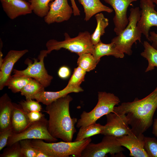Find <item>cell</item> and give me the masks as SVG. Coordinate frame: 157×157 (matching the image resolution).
Instances as JSON below:
<instances>
[{
    "label": "cell",
    "mask_w": 157,
    "mask_h": 157,
    "mask_svg": "<svg viewBox=\"0 0 157 157\" xmlns=\"http://www.w3.org/2000/svg\"><path fill=\"white\" fill-rule=\"evenodd\" d=\"M157 108V87L145 97L135 98L131 102H123L115 106L113 112L125 114L133 134H143L153 124V117Z\"/></svg>",
    "instance_id": "cell-1"
},
{
    "label": "cell",
    "mask_w": 157,
    "mask_h": 157,
    "mask_svg": "<svg viewBox=\"0 0 157 157\" xmlns=\"http://www.w3.org/2000/svg\"><path fill=\"white\" fill-rule=\"evenodd\" d=\"M72 100L68 94L47 105L44 111L49 116L48 129L49 133L66 142H72L76 132L75 125L77 119L71 118L69 112V104Z\"/></svg>",
    "instance_id": "cell-2"
},
{
    "label": "cell",
    "mask_w": 157,
    "mask_h": 157,
    "mask_svg": "<svg viewBox=\"0 0 157 157\" xmlns=\"http://www.w3.org/2000/svg\"><path fill=\"white\" fill-rule=\"evenodd\" d=\"M90 137L74 142L47 143L43 140H31L32 146L47 153L50 157H81L83 150L91 142Z\"/></svg>",
    "instance_id": "cell-3"
},
{
    "label": "cell",
    "mask_w": 157,
    "mask_h": 157,
    "mask_svg": "<svg viewBox=\"0 0 157 157\" xmlns=\"http://www.w3.org/2000/svg\"><path fill=\"white\" fill-rule=\"evenodd\" d=\"M130 11L127 25L118 35L113 38L111 41L118 50L129 56L132 53L131 48L133 44H136L137 41L141 42L142 34L137 26L140 16L139 8L137 7L131 8Z\"/></svg>",
    "instance_id": "cell-4"
},
{
    "label": "cell",
    "mask_w": 157,
    "mask_h": 157,
    "mask_svg": "<svg viewBox=\"0 0 157 157\" xmlns=\"http://www.w3.org/2000/svg\"><path fill=\"white\" fill-rule=\"evenodd\" d=\"M98 101L94 108L90 111H83L78 120L76 127L79 128L96 123L104 115L113 112L114 107L119 104L120 100L114 94L105 92H99Z\"/></svg>",
    "instance_id": "cell-5"
},
{
    "label": "cell",
    "mask_w": 157,
    "mask_h": 157,
    "mask_svg": "<svg viewBox=\"0 0 157 157\" xmlns=\"http://www.w3.org/2000/svg\"><path fill=\"white\" fill-rule=\"evenodd\" d=\"M90 33L87 31L80 32L76 37L71 38L67 33L64 34V40L58 41L50 39L46 44L48 54L53 50H58L62 48L66 49L78 55L82 53L92 54L94 45L90 40Z\"/></svg>",
    "instance_id": "cell-6"
},
{
    "label": "cell",
    "mask_w": 157,
    "mask_h": 157,
    "mask_svg": "<svg viewBox=\"0 0 157 157\" xmlns=\"http://www.w3.org/2000/svg\"><path fill=\"white\" fill-rule=\"evenodd\" d=\"M47 50L40 51L38 59L34 58L33 63L27 58L25 62L28 66L26 69L19 70H13L14 76L27 77L34 78L39 82L45 88L49 86L53 79V77L49 75L46 69L44 63V59L47 56Z\"/></svg>",
    "instance_id": "cell-7"
},
{
    "label": "cell",
    "mask_w": 157,
    "mask_h": 157,
    "mask_svg": "<svg viewBox=\"0 0 157 157\" xmlns=\"http://www.w3.org/2000/svg\"><path fill=\"white\" fill-rule=\"evenodd\" d=\"M48 120L44 116L40 120L31 123L22 131L17 133H13L9 137L7 146L24 139H40L50 142H56L57 138L49 133L48 129Z\"/></svg>",
    "instance_id": "cell-8"
},
{
    "label": "cell",
    "mask_w": 157,
    "mask_h": 157,
    "mask_svg": "<svg viewBox=\"0 0 157 157\" xmlns=\"http://www.w3.org/2000/svg\"><path fill=\"white\" fill-rule=\"evenodd\" d=\"M124 151L117 138L105 135L97 144L90 142L83 150L81 157H105L107 154H118Z\"/></svg>",
    "instance_id": "cell-9"
},
{
    "label": "cell",
    "mask_w": 157,
    "mask_h": 157,
    "mask_svg": "<svg viewBox=\"0 0 157 157\" xmlns=\"http://www.w3.org/2000/svg\"><path fill=\"white\" fill-rule=\"evenodd\" d=\"M106 116V123L101 134L112 135L117 138L125 135H134L129 127L126 115L112 112Z\"/></svg>",
    "instance_id": "cell-10"
},
{
    "label": "cell",
    "mask_w": 157,
    "mask_h": 157,
    "mask_svg": "<svg viewBox=\"0 0 157 157\" xmlns=\"http://www.w3.org/2000/svg\"><path fill=\"white\" fill-rule=\"evenodd\" d=\"M140 16L137 26L148 40L150 28L157 27V11L155 9L156 5L147 0H140Z\"/></svg>",
    "instance_id": "cell-11"
},
{
    "label": "cell",
    "mask_w": 157,
    "mask_h": 157,
    "mask_svg": "<svg viewBox=\"0 0 157 157\" xmlns=\"http://www.w3.org/2000/svg\"><path fill=\"white\" fill-rule=\"evenodd\" d=\"M73 13V8L68 0H54L49 4V10L44 21L48 24L61 23L69 19Z\"/></svg>",
    "instance_id": "cell-12"
},
{
    "label": "cell",
    "mask_w": 157,
    "mask_h": 157,
    "mask_svg": "<svg viewBox=\"0 0 157 157\" xmlns=\"http://www.w3.org/2000/svg\"><path fill=\"white\" fill-rule=\"evenodd\" d=\"M110 5L115 12L113 20L115 25L114 29L116 35H118L127 26L129 20L127 16L129 6L137 0H104Z\"/></svg>",
    "instance_id": "cell-13"
},
{
    "label": "cell",
    "mask_w": 157,
    "mask_h": 157,
    "mask_svg": "<svg viewBox=\"0 0 157 157\" xmlns=\"http://www.w3.org/2000/svg\"><path fill=\"white\" fill-rule=\"evenodd\" d=\"M28 52L26 49L21 50H10L3 58V63L0 67V90H2L6 86L11 77L15 63L22 56Z\"/></svg>",
    "instance_id": "cell-14"
},
{
    "label": "cell",
    "mask_w": 157,
    "mask_h": 157,
    "mask_svg": "<svg viewBox=\"0 0 157 157\" xmlns=\"http://www.w3.org/2000/svg\"><path fill=\"white\" fill-rule=\"evenodd\" d=\"M143 134L137 136L127 135L117 138L120 145L127 149L129 156L133 157H149L144 148Z\"/></svg>",
    "instance_id": "cell-15"
},
{
    "label": "cell",
    "mask_w": 157,
    "mask_h": 157,
    "mask_svg": "<svg viewBox=\"0 0 157 157\" xmlns=\"http://www.w3.org/2000/svg\"><path fill=\"white\" fill-rule=\"evenodd\" d=\"M3 9L11 19L31 14L33 12L30 3L24 0H0Z\"/></svg>",
    "instance_id": "cell-16"
},
{
    "label": "cell",
    "mask_w": 157,
    "mask_h": 157,
    "mask_svg": "<svg viewBox=\"0 0 157 157\" xmlns=\"http://www.w3.org/2000/svg\"><path fill=\"white\" fill-rule=\"evenodd\" d=\"M83 91L81 87H79L66 86L63 90L57 92H49L43 90L32 96L31 99L43 104L47 105L53 101L71 93H78Z\"/></svg>",
    "instance_id": "cell-17"
},
{
    "label": "cell",
    "mask_w": 157,
    "mask_h": 157,
    "mask_svg": "<svg viewBox=\"0 0 157 157\" xmlns=\"http://www.w3.org/2000/svg\"><path fill=\"white\" fill-rule=\"evenodd\" d=\"M13 103L7 94L0 98V132L11 127Z\"/></svg>",
    "instance_id": "cell-18"
},
{
    "label": "cell",
    "mask_w": 157,
    "mask_h": 157,
    "mask_svg": "<svg viewBox=\"0 0 157 157\" xmlns=\"http://www.w3.org/2000/svg\"><path fill=\"white\" fill-rule=\"evenodd\" d=\"M31 124L27 113L23 110L20 104L13 103L11 124L13 133H17L22 131Z\"/></svg>",
    "instance_id": "cell-19"
},
{
    "label": "cell",
    "mask_w": 157,
    "mask_h": 157,
    "mask_svg": "<svg viewBox=\"0 0 157 157\" xmlns=\"http://www.w3.org/2000/svg\"><path fill=\"white\" fill-rule=\"evenodd\" d=\"M83 6L84 20L87 21L94 15L102 12L111 13L113 9L103 4L100 0H78Z\"/></svg>",
    "instance_id": "cell-20"
},
{
    "label": "cell",
    "mask_w": 157,
    "mask_h": 157,
    "mask_svg": "<svg viewBox=\"0 0 157 157\" xmlns=\"http://www.w3.org/2000/svg\"><path fill=\"white\" fill-rule=\"evenodd\" d=\"M92 54L98 62L101 58L105 56H112L117 58H123L124 56V53L118 50L114 43L105 44L101 41L94 45Z\"/></svg>",
    "instance_id": "cell-21"
},
{
    "label": "cell",
    "mask_w": 157,
    "mask_h": 157,
    "mask_svg": "<svg viewBox=\"0 0 157 157\" xmlns=\"http://www.w3.org/2000/svg\"><path fill=\"white\" fill-rule=\"evenodd\" d=\"M97 25L93 33L90 35V40L93 45L101 41L100 37L105 33V29L109 24V20L101 13H98L95 15Z\"/></svg>",
    "instance_id": "cell-22"
},
{
    "label": "cell",
    "mask_w": 157,
    "mask_h": 157,
    "mask_svg": "<svg viewBox=\"0 0 157 157\" xmlns=\"http://www.w3.org/2000/svg\"><path fill=\"white\" fill-rule=\"evenodd\" d=\"M143 45L144 49L141 55L146 58L148 62V65L145 72L151 71L157 67V49L154 48L148 41H144Z\"/></svg>",
    "instance_id": "cell-23"
},
{
    "label": "cell",
    "mask_w": 157,
    "mask_h": 157,
    "mask_svg": "<svg viewBox=\"0 0 157 157\" xmlns=\"http://www.w3.org/2000/svg\"><path fill=\"white\" fill-rule=\"evenodd\" d=\"M104 128V125L96 123L85 127H81L74 141L82 140L91 136L101 134Z\"/></svg>",
    "instance_id": "cell-24"
},
{
    "label": "cell",
    "mask_w": 157,
    "mask_h": 157,
    "mask_svg": "<svg viewBox=\"0 0 157 157\" xmlns=\"http://www.w3.org/2000/svg\"><path fill=\"white\" fill-rule=\"evenodd\" d=\"M77 63L79 67L86 72H89L96 67L99 63L90 53H82L78 55Z\"/></svg>",
    "instance_id": "cell-25"
},
{
    "label": "cell",
    "mask_w": 157,
    "mask_h": 157,
    "mask_svg": "<svg viewBox=\"0 0 157 157\" xmlns=\"http://www.w3.org/2000/svg\"><path fill=\"white\" fill-rule=\"evenodd\" d=\"M33 78L27 77L12 76L8 81L6 86L13 92H19Z\"/></svg>",
    "instance_id": "cell-26"
},
{
    "label": "cell",
    "mask_w": 157,
    "mask_h": 157,
    "mask_svg": "<svg viewBox=\"0 0 157 157\" xmlns=\"http://www.w3.org/2000/svg\"><path fill=\"white\" fill-rule=\"evenodd\" d=\"M53 0H30L29 2L32 11L37 16L44 17L49 10V4Z\"/></svg>",
    "instance_id": "cell-27"
},
{
    "label": "cell",
    "mask_w": 157,
    "mask_h": 157,
    "mask_svg": "<svg viewBox=\"0 0 157 157\" xmlns=\"http://www.w3.org/2000/svg\"><path fill=\"white\" fill-rule=\"evenodd\" d=\"M44 87L39 82L33 78L20 91L22 96L25 97L26 99L31 97L38 93L44 90Z\"/></svg>",
    "instance_id": "cell-28"
},
{
    "label": "cell",
    "mask_w": 157,
    "mask_h": 157,
    "mask_svg": "<svg viewBox=\"0 0 157 157\" xmlns=\"http://www.w3.org/2000/svg\"><path fill=\"white\" fill-rule=\"evenodd\" d=\"M85 71L78 66L74 69L73 74L66 87H79L84 81Z\"/></svg>",
    "instance_id": "cell-29"
},
{
    "label": "cell",
    "mask_w": 157,
    "mask_h": 157,
    "mask_svg": "<svg viewBox=\"0 0 157 157\" xmlns=\"http://www.w3.org/2000/svg\"><path fill=\"white\" fill-rule=\"evenodd\" d=\"M144 148L149 157H157V139L144 136Z\"/></svg>",
    "instance_id": "cell-30"
},
{
    "label": "cell",
    "mask_w": 157,
    "mask_h": 157,
    "mask_svg": "<svg viewBox=\"0 0 157 157\" xmlns=\"http://www.w3.org/2000/svg\"><path fill=\"white\" fill-rule=\"evenodd\" d=\"M19 103L23 110L27 114L34 111L41 112L42 110V106L39 102L31 98L22 100Z\"/></svg>",
    "instance_id": "cell-31"
},
{
    "label": "cell",
    "mask_w": 157,
    "mask_h": 157,
    "mask_svg": "<svg viewBox=\"0 0 157 157\" xmlns=\"http://www.w3.org/2000/svg\"><path fill=\"white\" fill-rule=\"evenodd\" d=\"M0 157H23L19 141L7 146L3 153L0 155Z\"/></svg>",
    "instance_id": "cell-32"
},
{
    "label": "cell",
    "mask_w": 157,
    "mask_h": 157,
    "mask_svg": "<svg viewBox=\"0 0 157 157\" xmlns=\"http://www.w3.org/2000/svg\"><path fill=\"white\" fill-rule=\"evenodd\" d=\"M31 140L24 139L19 141L23 157H36L35 149L32 145Z\"/></svg>",
    "instance_id": "cell-33"
},
{
    "label": "cell",
    "mask_w": 157,
    "mask_h": 157,
    "mask_svg": "<svg viewBox=\"0 0 157 157\" xmlns=\"http://www.w3.org/2000/svg\"><path fill=\"white\" fill-rule=\"evenodd\" d=\"M13 133L11 127L0 132V151L7 146L8 140Z\"/></svg>",
    "instance_id": "cell-34"
},
{
    "label": "cell",
    "mask_w": 157,
    "mask_h": 157,
    "mask_svg": "<svg viewBox=\"0 0 157 157\" xmlns=\"http://www.w3.org/2000/svg\"><path fill=\"white\" fill-rule=\"evenodd\" d=\"M27 114L31 123L38 121L44 116V115L41 112L38 111H32Z\"/></svg>",
    "instance_id": "cell-35"
},
{
    "label": "cell",
    "mask_w": 157,
    "mask_h": 157,
    "mask_svg": "<svg viewBox=\"0 0 157 157\" xmlns=\"http://www.w3.org/2000/svg\"><path fill=\"white\" fill-rule=\"evenodd\" d=\"M71 71L69 67L67 66H63L61 67L58 72L59 77L62 79L68 78L70 76Z\"/></svg>",
    "instance_id": "cell-36"
},
{
    "label": "cell",
    "mask_w": 157,
    "mask_h": 157,
    "mask_svg": "<svg viewBox=\"0 0 157 157\" xmlns=\"http://www.w3.org/2000/svg\"><path fill=\"white\" fill-rule=\"evenodd\" d=\"M148 40L152 43L151 46L157 49V33L154 31H150Z\"/></svg>",
    "instance_id": "cell-37"
},
{
    "label": "cell",
    "mask_w": 157,
    "mask_h": 157,
    "mask_svg": "<svg viewBox=\"0 0 157 157\" xmlns=\"http://www.w3.org/2000/svg\"><path fill=\"white\" fill-rule=\"evenodd\" d=\"M72 4V7L73 10V14L75 16L80 15V11L77 6L75 0H70Z\"/></svg>",
    "instance_id": "cell-38"
},
{
    "label": "cell",
    "mask_w": 157,
    "mask_h": 157,
    "mask_svg": "<svg viewBox=\"0 0 157 157\" xmlns=\"http://www.w3.org/2000/svg\"><path fill=\"white\" fill-rule=\"evenodd\" d=\"M35 148L36 157H50L45 152L38 149Z\"/></svg>",
    "instance_id": "cell-39"
},
{
    "label": "cell",
    "mask_w": 157,
    "mask_h": 157,
    "mask_svg": "<svg viewBox=\"0 0 157 157\" xmlns=\"http://www.w3.org/2000/svg\"><path fill=\"white\" fill-rule=\"evenodd\" d=\"M152 133L157 139V116L153 122Z\"/></svg>",
    "instance_id": "cell-40"
},
{
    "label": "cell",
    "mask_w": 157,
    "mask_h": 157,
    "mask_svg": "<svg viewBox=\"0 0 157 157\" xmlns=\"http://www.w3.org/2000/svg\"><path fill=\"white\" fill-rule=\"evenodd\" d=\"M149 1L156 4L157 8V0H147Z\"/></svg>",
    "instance_id": "cell-41"
},
{
    "label": "cell",
    "mask_w": 157,
    "mask_h": 157,
    "mask_svg": "<svg viewBox=\"0 0 157 157\" xmlns=\"http://www.w3.org/2000/svg\"><path fill=\"white\" fill-rule=\"evenodd\" d=\"M25 0V1H29L30 0Z\"/></svg>",
    "instance_id": "cell-42"
}]
</instances>
